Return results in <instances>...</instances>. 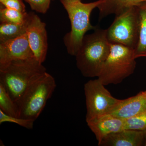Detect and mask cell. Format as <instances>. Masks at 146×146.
Returning a JSON list of instances; mask_svg holds the SVG:
<instances>
[{
  "label": "cell",
  "mask_w": 146,
  "mask_h": 146,
  "mask_svg": "<svg viewBox=\"0 0 146 146\" xmlns=\"http://www.w3.org/2000/svg\"><path fill=\"white\" fill-rule=\"evenodd\" d=\"M94 31L85 35L75 56L77 67L86 78L98 77L110 50L107 30L97 27Z\"/></svg>",
  "instance_id": "6da1fadb"
},
{
  "label": "cell",
  "mask_w": 146,
  "mask_h": 146,
  "mask_svg": "<svg viewBox=\"0 0 146 146\" xmlns=\"http://www.w3.org/2000/svg\"><path fill=\"white\" fill-rule=\"evenodd\" d=\"M46 72L35 57L13 60L0 65V83L17 103L29 84Z\"/></svg>",
  "instance_id": "7a4b0ae2"
},
{
  "label": "cell",
  "mask_w": 146,
  "mask_h": 146,
  "mask_svg": "<svg viewBox=\"0 0 146 146\" xmlns=\"http://www.w3.org/2000/svg\"><path fill=\"white\" fill-rule=\"evenodd\" d=\"M60 1L68 12L71 25V31L65 35L63 42L68 53L75 56L85 33L97 28L90 23V15L102 0L87 3L81 1L66 2L63 0Z\"/></svg>",
  "instance_id": "3957f363"
},
{
  "label": "cell",
  "mask_w": 146,
  "mask_h": 146,
  "mask_svg": "<svg viewBox=\"0 0 146 146\" xmlns=\"http://www.w3.org/2000/svg\"><path fill=\"white\" fill-rule=\"evenodd\" d=\"M56 87L54 78L47 72L32 82L17 102L19 117L35 121L44 108Z\"/></svg>",
  "instance_id": "277c9868"
},
{
  "label": "cell",
  "mask_w": 146,
  "mask_h": 146,
  "mask_svg": "<svg viewBox=\"0 0 146 146\" xmlns=\"http://www.w3.org/2000/svg\"><path fill=\"white\" fill-rule=\"evenodd\" d=\"M136 59L133 49L111 43L110 52L98 78L105 86L121 83L134 72Z\"/></svg>",
  "instance_id": "5b68a950"
},
{
  "label": "cell",
  "mask_w": 146,
  "mask_h": 146,
  "mask_svg": "<svg viewBox=\"0 0 146 146\" xmlns=\"http://www.w3.org/2000/svg\"><path fill=\"white\" fill-rule=\"evenodd\" d=\"M108 39L110 43L119 44L135 49L139 32L138 6L133 7L116 16L107 29Z\"/></svg>",
  "instance_id": "8992f818"
},
{
  "label": "cell",
  "mask_w": 146,
  "mask_h": 146,
  "mask_svg": "<svg viewBox=\"0 0 146 146\" xmlns=\"http://www.w3.org/2000/svg\"><path fill=\"white\" fill-rule=\"evenodd\" d=\"M105 86L98 78L84 84L86 121L108 114L119 101L112 96Z\"/></svg>",
  "instance_id": "52a82bcc"
},
{
  "label": "cell",
  "mask_w": 146,
  "mask_h": 146,
  "mask_svg": "<svg viewBox=\"0 0 146 146\" xmlns=\"http://www.w3.org/2000/svg\"><path fill=\"white\" fill-rule=\"evenodd\" d=\"M46 25L33 12L29 13L27 30L29 44L36 60L43 63L48 51V36Z\"/></svg>",
  "instance_id": "ba28073f"
},
{
  "label": "cell",
  "mask_w": 146,
  "mask_h": 146,
  "mask_svg": "<svg viewBox=\"0 0 146 146\" xmlns=\"http://www.w3.org/2000/svg\"><path fill=\"white\" fill-rule=\"evenodd\" d=\"M34 57L27 33L0 43V65H5L13 60Z\"/></svg>",
  "instance_id": "9c48e42d"
},
{
  "label": "cell",
  "mask_w": 146,
  "mask_h": 146,
  "mask_svg": "<svg viewBox=\"0 0 146 146\" xmlns=\"http://www.w3.org/2000/svg\"><path fill=\"white\" fill-rule=\"evenodd\" d=\"M87 125L96 136L98 144L106 137L125 129L124 120L106 114L86 121Z\"/></svg>",
  "instance_id": "30bf717a"
},
{
  "label": "cell",
  "mask_w": 146,
  "mask_h": 146,
  "mask_svg": "<svg viewBox=\"0 0 146 146\" xmlns=\"http://www.w3.org/2000/svg\"><path fill=\"white\" fill-rule=\"evenodd\" d=\"M146 111V93L144 91L128 98L120 100L108 114L125 120Z\"/></svg>",
  "instance_id": "8fae6325"
},
{
  "label": "cell",
  "mask_w": 146,
  "mask_h": 146,
  "mask_svg": "<svg viewBox=\"0 0 146 146\" xmlns=\"http://www.w3.org/2000/svg\"><path fill=\"white\" fill-rule=\"evenodd\" d=\"M143 133L142 131L123 129L104 138L100 146H143Z\"/></svg>",
  "instance_id": "7c38bea8"
},
{
  "label": "cell",
  "mask_w": 146,
  "mask_h": 146,
  "mask_svg": "<svg viewBox=\"0 0 146 146\" xmlns=\"http://www.w3.org/2000/svg\"><path fill=\"white\" fill-rule=\"evenodd\" d=\"M145 2L146 0H102L97 7L99 10V20L111 14L117 16Z\"/></svg>",
  "instance_id": "4fadbf2b"
},
{
  "label": "cell",
  "mask_w": 146,
  "mask_h": 146,
  "mask_svg": "<svg viewBox=\"0 0 146 146\" xmlns=\"http://www.w3.org/2000/svg\"><path fill=\"white\" fill-rule=\"evenodd\" d=\"M139 32L138 44L134 49L136 58L146 57V2L138 6Z\"/></svg>",
  "instance_id": "5bb4252c"
},
{
  "label": "cell",
  "mask_w": 146,
  "mask_h": 146,
  "mask_svg": "<svg viewBox=\"0 0 146 146\" xmlns=\"http://www.w3.org/2000/svg\"><path fill=\"white\" fill-rule=\"evenodd\" d=\"M28 16L26 21L21 24L3 23L0 25V43L15 39L27 33Z\"/></svg>",
  "instance_id": "9a60e30c"
},
{
  "label": "cell",
  "mask_w": 146,
  "mask_h": 146,
  "mask_svg": "<svg viewBox=\"0 0 146 146\" xmlns=\"http://www.w3.org/2000/svg\"><path fill=\"white\" fill-rule=\"evenodd\" d=\"M0 110L7 115L19 117V108L18 104L1 83H0Z\"/></svg>",
  "instance_id": "2e32d148"
},
{
  "label": "cell",
  "mask_w": 146,
  "mask_h": 146,
  "mask_svg": "<svg viewBox=\"0 0 146 146\" xmlns=\"http://www.w3.org/2000/svg\"><path fill=\"white\" fill-rule=\"evenodd\" d=\"M28 13L21 12L18 11L1 7L0 10L1 23L21 24L23 23L27 18Z\"/></svg>",
  "instance_id": "e0dca14e"
},
{
  "label": "cell",
  "mask_w": 146,
  "mask_h": 146,
  "mask_svg": "<svg viewBox=\"0 0 146 146\" xmlns=\"http://www.w3.org/2000/svg\"><path fill=\"white\" fill-rule=\"evenodd\" d=\"M125 129L143 131L146 129V112L124 120Z\"/></svg>",
  "instance_id": "ac0fdd59"
},
{
  "label": "cell",
  "mask_w": 146,
  "mask_h": 146,
  "mask_svg": "<svg viewBox=\"0 0 146 146\" xmlns=\"http://www.w3.org/2000/svg\"><path fill=\"white\" fill-rule=\"evenodd\" d=\"M35 120L13 117L7 115L0 110V124L3 123L9 122L16 123L27 129H32Z\"/></svg>",
  "instance_id": "d6986e66"
},
{
  "label": "cell",
  "mask_w": 146,
  "mask_h": 146,
  "mask_svg": "<svg viewBox=\"0 0 146 146\" xmlns=\"http://www.w3.org/2000/svg\"><path fill=\"white\" fill-rule=\"evenodd\" d=\"M32 10L44 14L49 8L51 0H25Z\"/></svg>",
  "instance_id": "ffe728a7"
},
{
  "label": "cell",
  "mask_w": 146,
  "mask_h": 146,
  "mask_svg": "<svg viewBox=\"0 0 146 146\" xmlns=\"http://www.w3.org/2000/svg\"><path fill=\"white\" fill-rule=\"evenodd\" d=\"M1 4L6 8L14 9L22 12H26L25 6L22 0H0Z\"/></svg>",
  "instance_id": "44dd1931"
},
{
  "label": "cell",
  "mask_w": 146,
  "mask_h": 146,
  "mask_svg": "<svg viewBox=\"0 0 146 146\" xmlns=\"http://www.w3.org/2000/svg\"><path fill=\"white\" fill-rule=\"evenodd\" d=\"M143 146H146V129L143 131Z\"/></svg>",
  "instance_id": "7402d4cb"
},
{
  "label": "cell",
  "mask_w": 146,
  "mask_h": 146,
  "mask_svg": "<svg viewBox=\"0 0 146 146\" xmlns=\"http://www.w3.org/2000/svg\"><path fill=\"white\" fill-rule=\"evenodd\" d=\"M64 1L66 2L72 3L74 2L81 1V0H63Z\"/></svg>",
  "instance_id": "603a6c76"
},
{
  "label": "cell",
  "mask_w": 146,
  "mask_h": 146,
  "mask_svg": "<svg viewBox=\"0 0 146 146\" xmlns=\"http://www.w3.org/2000/svg\"><path fill=\"white\" fill-rule=\"evenodd\" d=\"M145 91V93H146V91Z\"/></svg>",
  "instance_id": "cb8c5ba5"
},
{
  "label": "cell",
  "mask_w": 146,
  "mask_h": 146,
  "mask_svg": "<svg viewBox=\"0 0 146 146\" xmlns=\"http://www.w3.org/2000/svg\"></svg>",
  "instance_id": "d4e9b609"
}]
</instances>
